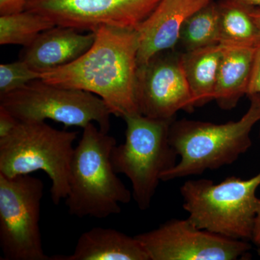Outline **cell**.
Listing matches in <instances>:
<instances>
[{
	"instance_id": "10",
	"label": "cell",
	"mask_w": 260,
	"mask_h": 260,
	"mask_svg": "<svg viewBox=\"0 0 260 260\" xmlns=\"http://www.w3.org/2000/svg\"><path fill=\"white\" fill-rule=\"evenodd\" d=\"M161 0H28L25 10L57 26L94 31L102 25L137 30Z\"/></svg>"
},
{
	"instance_id": "8",
	"label": "cell",
	"mask_w": 260,
	"mask_h": 260,
	"mask_svg": "<svg viewBox=\"0 0 260 260\" xmlns=\"http://www.w3.org/2000/svg\"><path fill=\"white\" fill-rule=\"evenodd\" d=\"M44 182L30 174H0V247L3 260H51L40 232Z\"/></svg>"
},
{
	"instance_id": "13",
	"label": "cell",
	"mask_w": 260,
	"mask_h": 260,
	"mask_svg": "<svg viewBox=\"0 0 260 260\" xmlns=\"http://www.w3.org/2000/svg\"><path fill=\"white\" fill-rule=\"evenodd\" d=\"M78 30L57 25L48 29L24 47L20 59L42 74L73 62L92 47L95 39L93 31L82 34Z\"/></svg>"
},
{
	"instance_id": "19",
	"label": "cell",
	"mask_w": 260,
	"mask_h": 260,
	"mask_svg": "<svg viewBox=\"0 0 260 260\" xmlns=\"http://www.w3.org/2000/svg\"><path fill=\"white\" fill-rule=\"evenodd\" d=\"M56 26L44 15L29 10L0 16L1 45L30 46L39 34Z\"/></svg>"
},
{
	"instance_id": "25",
	"label": "cell",
	"mask_w": 260,
	"mask_h": 260,
	"mask_svg": "<svg viewBox=\"0 0 260 260\" xmlns=\"http://www.w3.org/2000/svg\"><path fill=\"white\" fill-rule=\"evenodd\" d=\"M250 13L254 23L260 30V8H252L251 7Z\"/></svg>"
},
{
	"instance_id": "17",
	"label": "cell",
	"mask_w": 260,
	"mask_h": 260,
	"mask_svg": "<svg viewBox=\"0 0 260 260\" xmlns=\"http://www.w3.org/2000/svg\"><path fill=\"white\" fill-rule=\"evenodd\" d=\"M220 40L223 47H255L260 42V30L251 17V7L237 0L218 2Z\"/></svg>"
},
{
	"instance_id": "6",
	"label": "cell",
	"mask_w": 260,
	"mask_h": 260,
	"mask_svg": "<svg viewBox=\"0 0 260 260\" xmlns=\"http://www.w3.org/2000/svg\"><path fill=\"white\" fill-rule=\"evenodd\" d=\"M125 140L113 149L112 162L117 174H124L133 185L138 208H150L164 173L177 162V153L169 143L173 120L153 119L141 114L123 118Z\"/></svg>"
},
{
	"instance_id": "12",
	"label": "cell",
	"mask_w": 260,
	"mask_h": 260,
	"mask_svg": "<svg viewBox=\"0 0 260 260\" xmlns=\"http://www.w3.org/2000/svg\"><path fill=\"white\" fill-rule=\"evenodd\" d=\"M214 0H161L137 29L138 66L155 54L173 50L179 43L183 25L198 10Z\"/></svg>"
},
{
	"instance_id": "9",
	"label": "cell",
	"mask_w": 260,
	"mask_h": 260,
	"mask_svg": "<svg viewBox=\"0 0 260 260\" xmlns=\"http://www.w3.org/2000/svg\"><path fill=\"white\" fill-rule=\"evenodd\" d=\"M150 260H235L250 250L247 241L203 230L189 219H172L135 236Z\"/></svg>"
},
{
	"instance_id": "3",
	"label": "cell",
	"mask_w": 260,
	"mask_h": 260,
	"mask_svg": "<svg viewBox=\"0 0 260 260\" xmlns=\"http://www.w3.org/2000/svg\"><path fill=\"white\" fill-rule=\"evenodd\" d=\"M250 106L239 120L225 124L181 119L169 128V143L180 160L162 174L167 181L231 165L251 146L250 133L260 121V95H248Z\"/></svg>"
},
{
	"instance_id": "18",
	"label": "cell",
	"mask_w": 260,
	"mask_h": 260,
	"mask_svg": "<svg viewBox=\"0 0 260 260\" xmlns=\"http://www.w3.org/2000/svg\"><path fill=\"white\" fill-rule=\"evenodd\" d=\"M219 23L218 3L214 0L186 20L181 28L179 43L184 51L217 45L220 40Z\"/></svg>"
},
{
	"instance_id": "1",
	"label": "cell",
	"mask_w": 260,
	"mask_h": 260,
	"mask_svg": "<svg viewBox=\"0 0 260 260\" xmlns=\"http://www.w3.org/2000/svg\"><path fill=\"white\" fill-rule=\"evenodd\" d=\"M93 32L95 42L85 54L42 73V80L95 94L118 117L140 114L136 99L138 31L102 25Z\"/></svg>"
},
{
	"instance_id": "15",
	"label": "cell",
	"mask_w": 260,
	"mask_h": 260,
	"mask_svg": "<svg viewBox=\"0 0 260 260\" xmlns=\"http://www.w3.org/2000/svg\"><path fill=\"white\" fill-rule=\"evenodd\" d=\"M255 47H223L214 100L224 110L237 107L247 93Z\"/></svg>"
},
{
	"instance_id": "4",
	"label": "cell",
	"mask_w": 260,
	"mask_h": 260,
	"mask_svg": "<svg viewBox=\"0 0 260 260\" xmlns=\"http://www.w3.org/2000/svg\"><path fill=\"white\" fill-rule=\"evenodd\" d=\"M77 132L56 129L45 121H19L0 139V174L8 177L45 172L51 197L57 205L69 192L70 162Z\"/></svg>"
},
{
	"instance_id": "2",
	"label": "cell",
	"mask_w": 260,
	"mask_h": 260,
	"mask_svg": "<svg viewBox=\"0 0 260 260\" xmlns=\"http://www.w3.org/2000/svg\"><path fill=\"white\" fill-rule=\"evenodd\" d=\"M114 137L90 123L83 128L70 162L69 192L65 204L78 218H107L120 213L133 193L117 177L112 162Z\"/></svg>"
},
{
	"instance_id": "28",
	"label": "cell",
	"mask_w": 260,
	"mask_h": 260,
	"mask_svg": "<svg viewBox=\"0 0 260 260\" xmlns=\"http://www.w3.org/2000/svg\"><path fill=\"white\" fill-rule=\"evenodd\" d=\"M259 138H260V131H259Z\"/></svg>"
},
{
	"instance_id": "21",
	"label": "cell",
	"mask_w": 260,
	"mask_h": 260,
	"mask_svg": "<svg viewBox=\"0 0 260 260\" xmlns=\"http://www.w3.org/2000/svg\"><path fill=\"white\" fill-rule=\"evenodd\" d=\"M252 94L260 95V42L254 49L252 68H251L250 79H249L246 95H252Z\"/></svg>"
},
{
	"instance_id": "11",
	"label": "cell",
	"mask_w": 260,
	"mask_h": 260,
	"mask_svg": "<svg viewBox=\"0 0 260 260\" xmlns=\"http://www.w3.org/2000/svg\"><path fill=\"white\" fill-rule=\"evenodd\" d=\"M136 99L140 114L153 119L173 120L179 111L193 112L181 54L162 51L138 66Z\"/></svg>"
},
{
	"instance_id": "16",
	"label": "cell",
	"mask_w": 260,
	"mask_h": 260,
	"mask_svg": "<svg viewBox=\"0 0 260 260\" xmlns=\"http://www.w3.org/2000/svg\"><path fill=\"white\" fill-rule=\"evenodd\" d=\"M222 46L220 44L181 53V63L194 107L214 100Z\"/></svg>"
},
{
	"instance_id": "5",
	"label": "cell",
	"mask_w": 260,
	"mask_h": 260,
	"mask_svg": "<svg viewBox=\"0 0 260 260\" xmlns=\"http://www.w3.org/2000/svg\"><path fill=\"white\" fill-rule=\"evenodd\" d=\"M260 172L249 179L228 177L186 181L180 188L189 220L203 230L237 240H251L259 200Z\"/></svg>"
},
{
	"instance_id": "27",
	"label": "cell",
	"mask_w": 260,
	"mask_h": 260,
	"mask_svg": "<svg viewBox=\"0 0 260 260\" xmlns=\"http://www.w3.org/2000/svg\"><path fill=\"white\" fill-rule=\"evenodd\" d=\"M258 251H259V254H260V249H259V250H258Z\"/></svg>"
},
{
	"instance_id": "7",
	"label": "cell",
	"mask_w": 260,
	"mask_h": 260,
	"mask_svg": "<svg viewBox=\"0 0 260 260\" xmlns=\"http://www.w3.org/2000/svg\"><path fill=\"white\" fill-rule=\"evenodd\" d=\"M4 107L21 121H56L65 126L85 127L96 123L109 133L110 110L95 94L34 80L15 91L0 96Z\"/></svg>"
},
{
	"instance_id": "26",
	"label": "cell",
	"mask_w": 260,
	"mask_h": 260,
	"mask_svg": "<svg viewBox=\"0 0 260 260\" xmlns=\"http://www.w3.org/2000/svg\"><path fill=\"white\" fill-rule=\"evenodd\" d=\"M237 1L252 8H260V0H237Z\"/></svg>"
},
{
	"instance_id": "14",
	"label": "cell",
	"mask_w": 260,
	"mask_h": 260,
	"mask_svg": "<svg viewBox=\"0 0 260 260\" xmlns=\"http://www.w3.org/2000/svg\"><path fill=\"white\" fill-rule=\"evenodd\" d=\"M51 260H150L134 237L109 228L95 227L78 239L73 254L51 256Z\"/></svg>"
},
{
	"instance_id": "22",
	"label": "cell",
	"mask_w": 260,
	"mask_h": 260,
	"mask_svg": "<svg viewBox=\"0 0 260 260\" xmlns=\"http://www.w3.org/2000/svg\"><path fill=\"white\" fill-rule=\"evenodd\" d=\"M19 121L4 107H0V139L10 134L18 125Z\"/></svg>"
},
{
	"instance_id": "24",
	"label": "cell",
	"mask_w": 260,
	"mask_h": 260,
	"mask_svg": "<svg viewBox=\"0 0 260 260\" xmlns=\"http://www.w3.org/2000/svg\"><path fill=\"white\" fill-rule=\"evenodd\" d=\"M251 241L256 245L260 246V200L257 211H256L255 219H254Z\"/></svg>"
},
{
	"instance_id": "23",
	"label": "cell",
	"mask_w": 260,
	"mask_h": 260,
	"mask_svg": "<svg viewBox=\"0 0 260 260\" xmlns=\"http://www.w3.org/2000/svg\"><path fill=\"white\" fill-rule=\"evenodd\" d=\"M28 0H0V15H10L25 10Z\"/></svg>"
},
{
	"instance_id": "20",
	"label": "cell",
	"mask_w": 260,
	"mask_h": 260,
	"mask_svg": "<svg viewBox=\"0 0 260 260\" xmlns=\"http://www.w3.org/2000/svg\"><path fill=\"white\" fill-rule=\"evenodd\" d=\"M42 79V73L32 70L25 61L0 64V96L23 88L34 80Z\"/></svg>"
}]
</instances>
